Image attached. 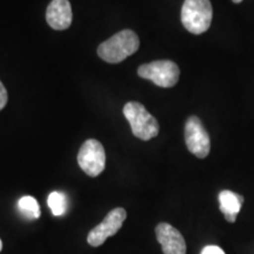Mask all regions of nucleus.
I'll return each mask as SVG.
<instances>
[{
  "label": "nucleus",
  "mask_w": 254,
  "mask_h": 254,
  "mask_svg": "<svg viewBox=\"0 0 254 254\" xmlns=\"http://www.w3.org/2000/svg\"><path fill=\"white\" fill-rule=\"evenodd\" d=\"M1 249H2V243H1V240H0V251H1Z\"/></svg>",
  "instance_id": "16"
},
{
  "label": "nucleus",
  "mask_w": 254,
  "mask_h": 254,
  "mask_svg": "<svg viewBox=\"0 0 254 254\" xmlns=\"http://www.w3.org/2000/svg\"><path fill=\"white\" fill-rule=\"evenodd\" d=\"M139 77L151 80L160 87H172L179 80L180 69L176 63L171 60H157L144 64L138 68Z\"/></svg>",
  "instance_id": "4"
},
{
  "label": "nucleus",
  "mask_w": 254,
  "mask_h": 254,
  "mask_svg": "<svg viewBox=\"0 0 254 254\" xmlns=\"http://www.w3.org/2000/svg\"><path fill=\"white\" fill-rule=\"evenodd\" d=\"M7 99H8L7 91H6V88L4 85H2V82L0 81V111L6 106V104H7Z\"/></svg>",
  "instance_id": "13"
},
{
  "label": "nucleus",
  "mask_w": 254,
  "mask_h": 254,
  "mask_svg": "<svg viewBox=\"0 0 254 254\" xmlns=\"http://www.w3.org/2000/svg\"><path fill=\"white\" fill-rule=\"evenodd\" d=\"M72 8L68 0H52L46 11V20L53 30L63 31L71 26Z\"/></svg>",
  "instance_id": "9"
},
{
  "label": "nucleus",
  "mask_w": 254,
  "mask_h": 254,
  "mask_svg": "<svg viewBox=\"0 0 254 254\" xmlns=\"http://www.w3.org/2000/svg\"><path fill=\"white\" fill-rule=\"evenodd\" d=\"M232 1H233L234 4H239V2L243 1V0H232Z\"/></svg>",
  "instance_id": "15"
},
{
  "label": "nucleus",
  "mask_w": 254,
  "mask_h": 254,
  "mask_svg": "<svg viewBox=\"0 0 254 254\" xmlns=\"http://www.w3.org/2000/svg\"><path fill=\"white\" fill-rule=\"evenodd\" d=\"M124 116L131 124L132 133L141 140H151L159 134V123L138 101H129L124 106Z\"/></svg>",
  "instance_id": "2"
},
{
  "label": "nucleus",
  "mask_w": 254,
  "mask_h": 254,
  "mask_svg": "<svg viewBox=\"0 0 254 254\" xmlns=\"http://www.w3.org/2000/svg\"><path fill=\"white\" fill-rule=\"evenodd\" d=\"M47 204H49V207L52 211L53 215L56 217H60V215L65 214L66 212V206H67V202H66V196L60 192H52L49 195V199H47Z\"/></svg>",
  "instance_id": "12"
},
{
  "label": "nucleus",
  "mask_w": 254,
  "mask_h": 254,
  "mask_svg": "<svg viewBox=\"0 0 254 254\" xmlns=\"http://www.w3.org/2000/svg\"><path fill=\"white\" fill-rule=\"evenodd\" d=\"M201 254H225V252L220 249V247L209 245L204 247V250L201 251Z\"/></svg>",
  "instance_id": "14"
},
{
  "label": "nucleus",
  "mask_w": 254,
  "mask_h": 254,
  "mask_svg": "<svg viewBox=\"0 0 254 254\" xmlns=\"http://www.w3.org/2000/svg\"><path fill=\"white\" fill-rule=\"evenodd\" d=\"M219 204L220 211L228 222H236L237 215L244 204V196L232 190H221L219 193Z\"/></svg>",
  "instance_id": "10"
},
{
  "label": "nucleus",
  "mask_w": 254,
  "mask_h": 254,
  "mask_svg": "<svg viewBox=\"0 0 254 254\" xmlns=\"http://www.w3.org/2000/svg\"><path fill=\"white\" fill-rule=\"evenodd\" d=\"M157 240L164 254H186V243L179 231L167 222H160L155 227Z\"/></svg>",
  "instance_id": "8"
},
{
  "label": "nucleus",
  "mask_w": 254,
  "mask_h": 254,
  "mask_svg": "<svg viewBox=\"0 0 254 254\" xmlns=\"http://www.w3.org/2000/svg\"><path fill=\"white\" fill-rule=\"evenodd\" d=\"M18 208L20 213L27 219H38L40 217L39 204L33 196L25 195L19 199Z\"/></svg>",
  "instance_id": "11"
},
{
  "label": "nucleus",
  "mask_w": 254,
  "mask_h": 254,
  "mask_svg": "<svg viewBox=\"0 0 254 254\" xmlns=\"http://www.w3.org/2000/svg\"><path fill=\"white\" fill-rule=\"evenodd\" d=\"M127 217L126 211L122 207L114 208L105 217L103 222L95 226L87 237V243L91 246H101L107 238L114 236L123 226V222Z\"/></svg>",
  "instance_id": "7"
},
{
  "label": "nucleus",
  "mask_w": 254,
  "mask_h": 254,
  "mask_svg": "<svg viewBox=\"0 0 254 254\" xmlns=\"http://www.w3.org/2000/svg\"><path fill=\"white\" fill-rule=\"evenodd\" d=\"M213 9L209 0H185L182 8V23L192 34H202L211 26Z\"/></svg>",
  "instance_id": "3"
},
{
  "label": "nucleus",
  "mask_w": 254,
  "mask_h": 254,
  "mask_svg": "<svg viewBox=\"0 0 254 254\" xmlns=\"http://www.w3.org/2000/svg\"><path fill=\"white\" fill-rule=\"evenodd\" d=\"M78 164L87 176L93 178L99 176L106 164L104 146L95 139H88L79 150Z\"/></svg>",
  "instance_id": "5"
},
{
  "label": "nucleus",
  "mask_w": 254,
  "mask_h": 254,
  "mask_svg": "<svg viewBox=\"0 0 254 254\" xmlns=\"http://www.w3.org/2000/svg\"><path fill=\"white\" fill-rule=\"evenodd\" d=\"M185 141L190 153L199 159H205L211 151V140L207 131L198 117L192 116L185 125Z\"/></svg>",
  "instance_id": "6"
},
{
  "label": "nucleus",
  "mask_w": 254,
  "mask_h": 254,
  "mask_svg": "<svg viewBox=\"0 0 254 254\" xmlns=\"http://www.w3.org/2000/svg\"><path fill=\"white\" fill-rule=\"evenodd\" d=\"M140 46L138 34L132 30H123L111 37L98 47V56L110 64L122 63L134 55Z\"/></svg>",
  "instance_id": "1"
}]
</instances>
